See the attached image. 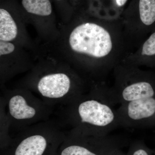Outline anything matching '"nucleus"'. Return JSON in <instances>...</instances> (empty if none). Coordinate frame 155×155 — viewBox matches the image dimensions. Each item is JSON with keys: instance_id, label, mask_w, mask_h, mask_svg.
Instances as JSON below:
<instances>
[{"instance_id": "7ed1b4c3", "label": "nucleus", "mask_w": 155, "mask_h": 155, "mask_svg": "<svg viewBox=\"0 0 155 155\" xmlns=\"http://www.w3.org/2000/svg\"><path fill=\"white\" fill-rule=\"evenodd\" d=\"M114 83L104 84V98L114 106L155 97V69H143L121 63L113 72Z\"/></svg>"}, {"instance_id": "1a4fd4ad", "label": "nucleus", "mask_w": 155, "mask_h": 155, "mask_svg": "<svg viewBox=\"0 0 155 155\" xmlns=\"http://www.w3.org/2000/svg\"><path fill=\"white\" fill-rule=\"evenodd\" d=\"M26 21L32 23L41 36L56 40L60 29L56 25L51 0H21Z\"/></svg>"}, {"instance_id": "9d476101", "label": "nucleus", "mask_w": 155, "mask_h": 155, "mask_svg": "<svg viewBox=\"0 0 155 155\" xmlns=\"http://www.w3.org/2000/svg\"><path fill=\"white\" fill-rule=\"evenodd\" d=\"M119 127L141 128L155 125V97L132 101L116 109Z\"/></svg>"}, {"instance_id": "4468645a", "label": "nucleus", "mask_w": 155, "mask_h": 155, "mask_svg": "<svg viewBox=\"0 0 155 155\" xmlns=\"http://www.w3.org/2000/svg\"><path fill=\"white\" fill-rule=\"evenodd\" d=\"M126 155H155L143 140H135L130 143Z\"/></svg>"}, {"instance_id": "0eeeda50", "label": "nucleus", "mask_w": 155, "mask_h": 155, "mask_svg": "<svg viewBox=\"0 0 155 155\" xmlns=\"http://www.w3.org/2000/svg\"><path fill=\"white\" fill-rule=\"evenodd\" d=\"M65 139L52 132H32L12 140L1 155H56Z\"/></svg>"}, {"instance_id": "9b49d317", "label": "nucleus", "mask_w": 155, "mask_h": 155, "mask_svg": "<svg viewBox=\"0 0 155 155\" xmlns=\"http://www.w3.org/2000/svg\"><path fill=\"white\" fill-rule=\"evenodd\" d=\"M8 104L10 117L18 122L33 121L39 114L38 108L22 92L12 93L9 97Z\"/></svg>"}, {"instance_id": "f8f14e48", "label": "nucleus", "mask_w": 155, "mask_h": 155, "mask_svg": "<svg viewBox=\"0 0 155 155\" xmlns=\"http://www.w3.org/2000/svg\"><path fill=\"white\" fill-rule=\"evenodd\" d=\"M121 63L141 68L155 69V31Z\"/></svg>"}, {"instance_id": "6e6552de", "label": "nucleus", "mask_w": 155, "mask_h": 155, "mask_svg": "<svg viewBox=\"0 0 155 155\" xmlns=\"http://www.w3.org/2000/svg\"><path fill=\"white\" fill-rule=\"evenodd\" d=\"M26 22L21 6L11 0L1 3L0 41L11 42L30 48L31 44L25 25Z\"/></svg>"}, {"instance_id": "423d86ee", "label": "nucleus", "mask_w": 155, "mask_h": 155, "mask_svg": "<svg viewBox=\"0 0 155 155\" xmlns=\"http://www.w3.org/2000/svg\"><path fill=\"white\" fill-rule=\"evenodd\" d=\"M127 139L97 137L72 134L65 137L56 155H110L114 150L127 145Z\"/></svg>"}, {"instance_id": "f257e3e1", "label": "nucleus", "mask_w": 155, "mask_h": 155, "mask_svg": "<svg viewBox=\"0 0 155 155\" xmlns=\"http://www.w3.org/2000/svg\"><path fill=\"white\" fill-rule=\"evenodd\" d=\"M61 55L90 84L104 83L129 52L120 17L98 16L82 7L60 29Z\"/></svg>"}, {"instance_id": "39448f33", "label": "nucleus", "mask_w": 155, "mask_h": 155, "mask_svg": "<svg viewBox=\"0 0 155 155\" xmlns=\"http://www.w3.org/2000/svg\"><path fill=\"white\" fill-rule=\"evenodd\" d=\"M120 17L130 54L155 31V0H132Z\"/></svg>"}, {"instance_id": "2eb2a0df", "label": "nucleus", "mask_w": 155, "mask_h": 155, "mask_svg": "<svg viewBox=\"0 0 155 155\" xmlns=\"http://www.w3.org/2000/svg\"><path fill=\"white\" fill-rule=\"evenodd\" d=\"M60 7L67 5L71 18L76 11L81 8L80 0H54Z\"/></svg>"}, {"instance_id": "f03ea898", "label": "nucleus", "mask_w": 155, "mask_h": 155, "mask_svg": "<svg viewBox=\"0 0 155 155\" xmlns=\"http://www.w3.org/2000/svg\"><path fill=\"white\" fill-rule=\"evenodd\" d=\"M71 110L72 134L105 137L119 127L116 110L104 97L98 84H91L88 94L72 103Z\"/></svg>"}, {"instance_id": "20e7f679", "label": "nucleus", "mask_w": 155, "mask_h": 155, "mask_svg": "<svg viewBox=\"0 0 155 155\" xmlns=\"http://www.w3.org/2000/svg\"><path fill=\"white\" fill-rule=\"evenodd\" d=\"M44 61L38 66L41 70H38L33 81V87L41 96L47 100L59 101L68 97L72 103L82 96L85 87L88 84L86 80L73 68L67 69L57 68V64L51 58Z\"/></svg>"}, {"instance_id": "ddd939ff", "label": "nucleus", "mask_w": 155, "mask_h": 155, "mask_svg": "<svg viewBox=\"0 0 155 155\" xmlns=\"http://www.w3.org/2000/svg\"><path fill=\"white\" fill-rule=\"evenodd\" d=\"M22 46L11 42L0 41L1 69H12L30 63L29 57Z\"/></svg>"}, {"instance_id": "dca6fc26", "label": "nucleus", "mask_w": 155, "mask_h": 155, "mask_svg": "<svg viewBox=\"0 0 155 155\" xmlns=\"http://www.w3.org/2000/svg\"><path fill=\"white\" fill-rule=\"evenodd\" d=\"M122 148H119L114 150L110 155H126L122 150Z\"/></svg>"}]
</instances>
